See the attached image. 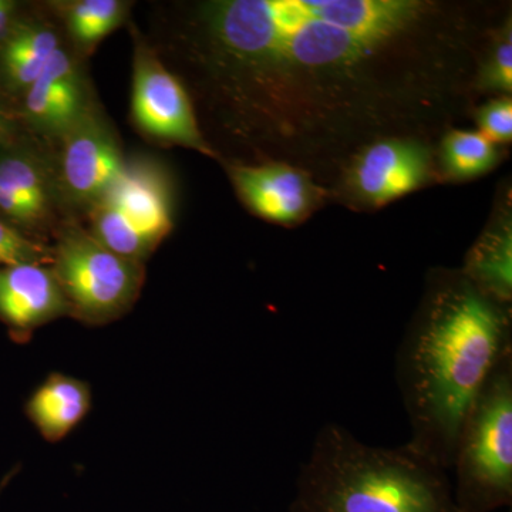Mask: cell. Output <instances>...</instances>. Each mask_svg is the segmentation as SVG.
<instances>
[{"label": "cell", "mask_w": 512, "mask_h": 512, "mask_svg": "<svg viewBox=\"0 0 512 512\" xmlns=\"http://www.w3.org/2000/svg\"><path fill=\"white\" fill-rule=\"evenodd\" d=\"M484 23L430 0H212L191 45L228 133L323 185L373 141L463 113Z\"/></svg>", "instance_id": "6da1fadb"}, {"label": "cell", "mask_w": 512, "mask_h": 512, "mask_svg": "<svg viewBox=\"0 0 512 512\" xmlns=\"http://www.w3.org/2000/svg\"><path fill=\"white\" fill-rule=\"evenodd\" d=\"M511 305L458 269H437L396 352L394 376L410 424V450L451 470L468 412L512 353Z\"/></svg>", "instance_id": "7a4b0ae2"}, {"label": "cell", "mask_w": 512, "mask_h": 512, "mask_svg": "<svg viewBox=\"0 0 512 512\" xmlns=\"http://www.w3.org/2000/svg\"><path fill=\"white\" fill-rule=\"evenodd\" d=\"M289 512L457 511L446 470L407 446H369L328 423L302 464Z\"/></svg>", "instance_id": "3957f363"}, {"label": "cell", "mask_w": 512, "mask_h": 512, "mask_svg": "<svg viewBox=\"0 0 512 512\" xmlns=\"http://www.w3.org/2000/svg\"><path fill=\"white\" fill-rule=\"evenodd\" d=\"M457 512L512 503V353L488 377L458 436L453 467Z\"/></svg>", "instance_id": "277c9868"}, {"label": "cell", "mask_w": 512, "mask_h": 512, "mask_svg": "<svg viewBox=\"0 0 512 512\" xmlns=\"http://www.w3.org/2000/svg\"><path fill=\"white\" fill-rule=\"evenodd\" d=\"M69 316L87 326L116 322L133 309L143 289L146 266L101 244L87 228L64 224L50 262Z\"/></svg>", "instance_id": "5b68a950"}, {"label": "cell", "mask_w": 512, "mask_h": 512, "mask_svg": "<svg viewBox=\"0 0 512 512\" xmlns=\"http://www.w3.org/2000/svg\"><path fill=\"white\" fill-rule=\"evenodd\" d=\"M170 178L151 160L133 158L86 212L89 231L131 261L146 264L174 228Z\"/></svg>", "instance_id": "8992f818"}, {"label": "cell", "mask_w": 512, "mask_h": 512, "mask_svg": "<svg viewBox=\"0 0 512 512\" xmlns=\"http://www.w3.org/2000/svg\"><path fill=\"white\" fill-rule=\"evenodd\" d=\"M441 174L433 146L417 137H387L357 151L342 168L332 198L356 210H379L404 195L437 183Z\"/></svg>", "instance_id": "52a82bcc"}, {"label": "cell", "mask_w": 512, "mask_h": 512, "mask_svg": "<svg viewBox=\"0 0 512 512\" xmlns=\"http://www.w3.org/2000/svg\"><path fill=\"white\" fill-rule=\"evenodd\" d=\"M133 46L131 117L138 131L164 146L190 148L217 158V151L202 134L183 83L164 66L136 28Z\"/></svg>", "instance_id": "ba28073f"}, {"label": "cell", "mask_w": 512, "mask_h": 512, "mask_svg": "<svg viewBox=\"0 0 512 512\" xmlns=\"http://www.w3.org/2000/svg\"><path fill=\"white\" fill-rule=\"evenodd\" d=\"M57 140L59 160L53 173L60 201L86 214L127 163L119 136L93 100Z\"/></svg>", "instance_id": "9c48e42d"}, {"label": "cell", "mask_w": 512, "mask_h": 512, "mask_svg": "<svg viewBox=\"0 0 512 512\" xmlns=\"http://www.w3.org/2000/svg\"><path fill=\"white\" fill-rule=\"evenodd\" d=\"M228 174L249 211L285 227L308 220L332 198L328 187H323L308 171L281 161L232 163L228 164Z\"/></svg>", "instance_id": "30bf717a"}, {"label": "cell", "mask_w": 512, "mask_h": 512, "mask_svg": "<svg viewBox=\"0 0 512 512\" xmlns=\"http://www.w3.org/2000/svg\"><path fill=\"white\" fill-rule=\"evenodd\" d=\"M93 100L82 64L60 46L26 90L23 114L36 131L57 140L82 117Z\"/></svg>", "instance_id": "8fae6325"}, {"label": "cell", "mask_w": 512, "mask_h": 512, "mask_svg": "<svg viewBox=\"0 0 512 512\" xmlns=\"http://www.w3.org/2000/svg\"><path fill=\"white\" fill-rule=\"evenodd\" d=\"M63 316H69V305L50 265L0 266V319L16 339L25 342Z\"/></svg>", "instance_id": "7c38bea8"}, {"label": "cell", "mask_w": 512, "mask_h": 512, "mask_svg": "<svg viewBox=\"0 0 512 512\" xmlns=\"http://www.w3.org/2000/svg\"><path fill=\"white\" fill-rule=\"evenodd\" d=\"M57 200L55 173L35 154L0 146V212L15 227H47Z\"/></svg>", "instance_id": "4fadbf2b"}, {"label": "cell", "mask_w": 512, "mask_h": 512, "mask_svg": "<svg viewBox=\"0 0 512 512\" xmlns=\"http://www.w3.org/2000/svg\"><path fill=\"white\" fill-rule=\"evenodd\" d=\"M92 407V386L86 380L53 372L30 394L25 412L40 436L57 444L86 420Z\"/></svg>", "instance_id": "5bb4252c"}, {"label": "cell", "mask_w": 512, "mask_h": 512, "mask_svg": "<svg viewBox=\"0 0 512 512\" xmlns=\"http://www.w3.org/2000/svg\"><path fill=\"white\" fill-rule=\"evenodd\" d=\"M60 46L59 33L50 23H22L13 28L6 35L0 52V67L6 84L15 92L25 93Z\"/></svg>", "instance_id": "9a60e30c"}, {"label": "cell", "mask_w": 512, "mask_h": 512, "mask_svg": "<svg viewBox=\"0 0 512 512\" xmlns=\"http://www.w3.org/2000/svg\"><path fill=\"white\" fill-rule=\"evenodd\" d=\"M511 245L510 224L497 225L471 248L460 269L471 284L505 305L512 298Z\"/></svg>", "instance_id": "2e32d148"}, {"label": "cell", "mask_w": 512, "mask_h": 512, "mask_svg": "<svg viewBox=\"0 0 512 512\" xmlns=\"http://www.w3.org/2000/svg\"><path fill=\"white\" fill-rule=\"evenodd\" d=\"M436 157L441 177L464 181L490 173L500 150L478 131L447 130Z\"/></svg>", "instance_id": "e0dca14e"}, {"label": "cell", "mask_w": 512, "mask_h": 512, "mask_svg": "<svg viewBox=\"0 0 512 512\" xmlns=\"http://www.w3.org/2000/svg\"><path fill=\"white\" fill-rule=\"evenodd\" d=\"M60 6L67 32L80 53L93 52L124 22L128 9L121 0H76Z\"/></svg>", "instance_id": "ac0fdd59"}, {"label": "cell", "mask_w": 512, "mask_h": 512, "mask_svg": "<svg viewBox=\"0 0 512 512\" xmlns=\"http://www.w3.org/2000/svg\"><path fill=\"white\" fill-rule=\"evenodd\" d=\"M485 45L476 73L474 89L508 96L512 90V37L510 20L493 30Z\"/></svg>", "instance_id": "d6986e66"}, {"label": "cell", "mask_w": 512, "mask_h": 512, "mask_svg": "<svg viewBox=\"0 0 512 512\" xmlns=\"http://www.w3.org/2000/svg\"><path fill=\"white\" fill-rule=\"evenodd\" d=\"M52 262V247L0 218V266Z\"/></svg>", "instance_id": "ffe728a7"}, {"label": "cell", "mask_w": 512, "mask_h": 512, "mask_svg": "<svg viewBox=\"0 0 512 512\" xmlns=\"http://www.w3.org/2000/svg\"><path fill=\"white\" fill-rule=\"evenodd\" d=\"M478 133L491 143L505 144L512 140V100L510 96H500L481 106L476 111Z\"/></svg>", "instance_id": "44dd1931"}, {"label": "cell", "mask_w": 512, "mask_h": 512, "mask_svg": "<svg viewBox=\"0 0 512 512\" xmlns=\"http://www.w3.org/2000/svg\"><path fill=\"white\" fill-rule=\"evenodd\" d=\"M13 9H15V3L0 0V37L8 35Z\"/></svg>", "instance_id": "7402d4cb"}, {"label": "cell", "mask_w": 512, "mask_h": 512, "mask_svg": "<svg viewBox=\"0 0 512 512\" xmlns=\"http://www.w3.org/2000/svg\"><path fill=\"white\" fill-rule=\"evenodd\" d=\"M10 134H12V120L8 113L0 107V146L9 143Z\"/></svg>", "instance_id": "603a6c76"}, {"label": "cell", "mask_w": 512, "mask_h": 512, "mask_svg": "<svg viewBox=\"0 0 512 512\" xmlns=\"http://www.w3.org/2000/svg\"><path fill=\"white\" fill-rule=\"evenodd\" d=\"M0 488H2V487H0Z\"/></svg>", "instance_id": "cb8c5ba5"}]
</instances>
